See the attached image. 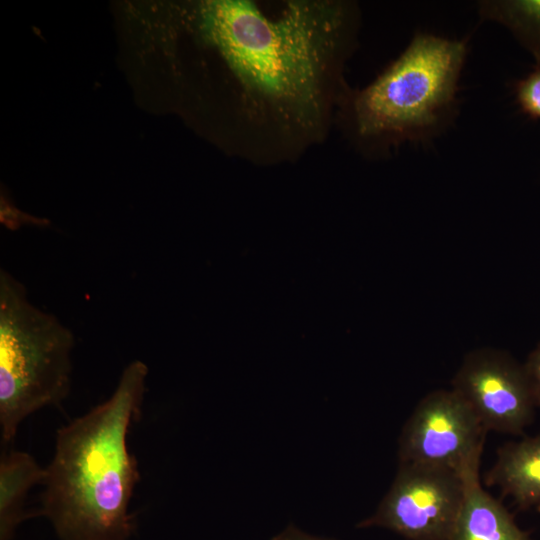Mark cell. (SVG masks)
Returning a JSON list of instances; mask_svg holds the SVG:
<instances>
[{
  "label": "cell",
  "instance_id": "1",
  "mask_svg": "<svg viewBox=\"0 0 540 540\" xmlns=\"http://www.w3.org/2000/svg\"><path fill=\"white\" fill-rule=\"evenodd\" d=\"M189 41L190 111L230 155L294 163L322 145L351 86L361 27L352 0H202L175 6Z\"/></svg>",
  "mask_w": 540,
  "mask_h": 540
},
{
  "label": "cell",
  "instance_id": "12",
  "mask_svg": "<svg viewBox=\"0 0 540 540\" xmlns=\"http://www.w3.org/2000/svg\"><path fill=\"white\" fill-rule=\"evenodd\" d=\"M515 100L520 111L532 119H540V63L514 84Z\"/></svg>",
  "mask_w": 540,
  "mask_h": 540
},
{
  "label": "cell",
  "instance_id": "10",
  "mask_svg": "<svg viewBox=\"0 0 540 540\" xmlns=\"http://www.w3.org/2000/svg\"><path fill=\"white\" fill-rule=\"evenodd\" d=\"M46 470L23 451L10 450L0 460V540H12L17 527L31 516L24 509L28 491L42 484Z\"/></svg>",
  "mask_w": 540,
  "mask_h": 540
},
{
  "label": "cell",
  "instance_id": "13",
  "mask_svg": "<svg viewBox=\"0 0 540 540\" xmlns=\"http://www.w3.org/2000/svg\"><path fill=\"white\" fill-rule=\"evenodd\" d=\"M523 365L535 405L540 408V343L530 352Z\"/></svg>",
  "mask_w": 540,
  "mask_h": 540
},
{
  "label": "cell",
  "instance_id": "9",
  "mask_svg": "<svg viewBox=\"0 0 540 540\" xmlns=\"http://www.w3.org/2000/svg\"><path fill=\"white\" fill-rule=\"evenodd\" d=\"M485 482L519 507L540 511V434L501 446Z\"/></svg>",
  "mask_w": 540,
  "mask_h": 540
},
{
  "label": "cell",
  "instance_id": "7",
  "mask_svg": "<svg viewBox=\"0 0 540 540\" xmlns=\"http://www.w3.org/2000/svg\"><path fill=\"white\" fill-rule=\"evenodd\" d=\"M452 390L487 432L520 435L537 408L524 365L495 349L469 352L452 380Z\"/></svg>",
  "mask_w": 540,
  "mask_h": 540
},
{
  "label": "cell",
  "instance_id": "2",
  "mask_svg": "<svg viewBox=\"0 0 540 540\" xmlns=\"http://www.w3.org/2000/svg\"><path fill=\"white\" fill-rule=\"evenodd\" d=\"M147 375L144 362H131L106 401L57 431L37 515L60 540L132 536L129 505L140 474L127 438L141 413Z\"/></svg>",
  "mask_w": 540,
  "mask_h": 540
},
{
  "label": "cell",
  "instance_id": "8",
  "mask_svg": "<svg viewBox=\"0 0 540 540\" xmlns=\"http://www.w3.org/2000/svg\"><path fill=\"white\" fill-rule=\"evenodd\" d=\"M464 496L448 540H531L508 510L479 480V470L463 476Z\"/></svg>",
  "mask_w": 540,
  "mask_h": 540
},
{
  "label": "cell",
  "instance_id": "5",
  "mask_svg": "<svg viewBox=\"0 0 540 540\" xmlns=\"http://www.w3.org/2000/svg\"><path fill=\"white\" fill-rule=\"evenodd\" d=\"M486 433L452 389L430 392L404 425L399 439L400 464L448 469L463 477L479 470Z\"/></svg>",
  "mask_w": 540,
  "mask_h": 540
},
{
  "label": "cell",
  "instance_id": "4",
  "mask_svg": "<svg viewBox=\"0 0 540 540\" xmlns=\"http://www.w3.org/2000/svg\"><path fill=\"white\" fill-rule=\"evenodd\" d=\"M72 331L33 305L26 288L0 271V426L4 443L32 413L57 406L71 387Z\"/></svg>",
  "mask_w": 540,
  "mask_h": 540
},
{
  "label": "cell",
  "instance_id": "14",
  "mask_svg": "<svg viewBox=\"0 0 540 540\" xmlns=\"http://www.w3.org/2000/svg\"><path fill=\"white\" fill-rule=\"evenodd\" d=\"M272 540H332L309 535L295 527H287Z\"/></svg>",
  "mask_w": 540,
  "mask_h": 540
},
{
  "label": "cell",
  "instance_id": "6",
  "mask_svg": "<svg viewBox=\"0 0 540 540\" xmlns=\"http://www.w3.org/2000/svg\"><path fill=\"white\" fill-rule=\"evenodd\" d=\"M463 496L464 480L455 471L400 464L375 513L358 526L386 528L408 540H448Z\"/></svg>",
  "mask_w": 540,
  "mask_h": 540
},
{
  "label": "cell",
  "instance_id": "3",
  "mask_svg": "<svg viewBox=\"0 0 540 540\" xmlns=\"http://www.w3.org/2000/svg\"><path fill=\"white\" fill-rule=\"evenodd\" d=\"M465 40L416 34L405 50L363 88H350L335 127L368 158H383L403 143L431 139L452 122Z\"/></svg>",
  "mask_w": 540,
  "mask_h": 540
},
{
  "label": "cell",
  "instance_id": "11",
  "mask_svg": "<svg viewBox=\"0 0 540 540\" xmlns=\"http://www.w3.org/2000/svg\"><path fill=\"white\" fill-rule=\"evenodd\" d=\"M478 12L482 19L507 28L540 63V0H484Z\"/></svg>",
  "mask_w": 540,
  "mask_h": 540
}]
</instances>
